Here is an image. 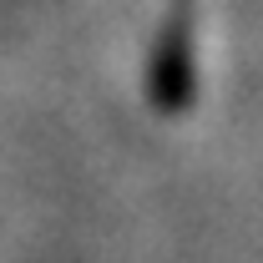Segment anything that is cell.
<instances>
[{
  "label": "cell",
  "mask_w": 263,
  "mask_h": 263,
  "mask_svg": "<svg viewBox=\"0 0 263 263\" xmlns=\"http://www.w3.org/2000/svg\"><path fill=\"white\" fill-rule=\"evenodd\" d=\"M197 97V41H193V5L177 0L167 10L162 31L152 41V56H147V101L177 117L187 101Z\"/></svg>",
  "instance_id": "cell-1"
}]
</instances>
